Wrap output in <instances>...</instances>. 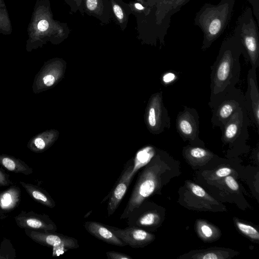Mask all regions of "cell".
I'll return each mask as SVG.
<instances>
[{
  "label": "cell",
  "mask_w": 259,
  "mask_h": 259,
  "mask_svg": "<svg viewBox=\"0 0 259 259\" xmlns=\"http://www.w3.org/2000/svg\"><path fill=\"white\" fill-rule=\"evenodd\" d=\"M107 257L109 259H132L133 258L128 254L117 252L109 251L106 252Z\"/></svg>",
  "instance_id": "obj_29"
},
{
  "label": "cell",
  "mask_w": 259,
  "mask_h": 259,
  "mask_svg": "<svg viewBox=\"0 0 259 259\" xmlns=\"http://www.w3.org/2000/svg\"><path fill=\"white\" fill-rule=\"evenodd\" d=\"M21 191L17 185H12L0 192V214L9 212L16 208L21 201Z\"/></svg>",
  "instance_id": "obj_17"
},
{
  "label": "cell",
  "mask_w": 259,
  "mask_h": 259,
  "mask_svg": "<svg viewBox=\"0 0 259 259\" xmlns=\"http://www.w3.org/2000/svg\"><path fill=\"white\" fill-rule=\"evenodd\" d=\"M257 24L251 8H246L238 19L234 32L238 35L243 48L246 61L251 68L256 69L259 66V35Z\"/></svg>",
  "instance_id": "obj_4"
},
{
  "label": "cell",
  "mask_w": 259,
  "mask_h": 259,
  "mask_svg": "<svg viewBox=\"0 0 259 259\" xmlns=\"http://www.w3.org/2000/svg\"><path fill=\"white\" fill-rule=\"evenodd\" d=\"M232 172V169L229 167H222L215 172L216 175L219 177H224L229 175Z\"/></svg>",
  "instance_id": "obj_33"
},
{
  "label": "cell",
  "mask_w": 259,
  "mask_h": 259,
  "mask_svg": "<svg viewBox=\"0 0 259 259\" xmlns=\"http://www.w3.org/2000/svg\"><path fill=\"white\" fill-rule=\"evenodd\" d=\"M173 0H145L147 11L143 16L146 17V34L151 32L161 41H164L170 27L171 19L168 14Z\"/></svg>",
  "instance_id": "obj_5"
},
{
  "label": "cell",
  "mask_w": 259,
  "mask_h": 259,
  "mask_svg": "<svg viewBox=\"0 0 259 259\" xmlns=\"http://www.w3.org/2000/svg\"><path fill=\"white\" fill-rule=\"evenodd\" d=\"M84 228L90 234L107 243L123 247L127 244L117 237L107 225L95 221L85 222Z\"/></svg>",
  "instance_id": "obj_16"
},
{
  "label": "cell",
  "mask_w": 259,
  "mask_h": 259,
  "mask_svg": "<svg viewBox=\"0 0 259 259\" xmlns=\"http://www.w3.org/2000/svg\"><path fill=\"white\" fill-rule=\"evenodd\" d=\"M19 183L27 194L37 202L51 208L55 207V201L47 191L43 188L22 181H20Z\"/></svg>",
  "instance_id": "obj_19"
},
{
  "label": "cell",
  "mask_w": 259,
  "mask_h": 259,
  "mask_svg": "<svg viewBox=\"0 0 259 259\" xmlns=\"http://www.w3.org/2000/svg\"><path fill=\"white\" fill-rule=\"evenodd\" d=\"M243 53L240 39L234 31L222 42L216 60L210 67V108L239 82L240 57Z\"/></svg>",
  "instance_id": "obj_1"
},
{
  "label": "cell",
  "mask_w": 259,
  "mask_h": 259,
  "mask_svg": "<svg viewBox=\"0 0 259 259\" xmlns=\"http://www.w3.org/2000/svg\"><path fill=\"white\" fill-rule=\"evenodd\" d=\"M235 222L237 227L243 234L252 239L258 240L259 233L256 229L239 221H236Z\"/></svg>",
  "instance_id": "obj_25"
},
{
  "label": "cell",
  "mask_w": 259,
  "mask_h": 259,
  "mask_svg": "<svg viewBox=\"0 0 259 259\" xmlns=\"http://www.w3.org/2000/svg\"><path fill=\"white\" fill-rule=\"evenodd\" d=\"M252 6V11L253 13L257 24L259 23V0H247Z\"/></svg>",
  "instance_id": "obj_32"
},
{
  "label": "cell",
  "mask_w": 259,
  "mask_h": 259,
  "mask_svg": "<svg viewBox=\"0 0 259 259\" xmlns=\"http://www.w3.org/2000/svg\"><path fill=\"white\" fill-rule=\"evenodd\" d=\"M49 27V23L45 19L39 21L37 24V29L41 32L46 31Z\"/></svg>",
  "instance_id": "obj_35"
},
{
  "label": "cell",
  "mask_w": 259,
  "mask_h": 259,
  "mask_svg": "<svg viewBox=\"0 0 259 259\" xmlns=\"http://www.w3.org/2000/svg\"><path fill=\"white\" fill-rule=\"evenodd\" d=\"M134 164L132 159L125 164L120 176L111 191L107 205V215H112L124 196L134 176Z\"/></svg>",
  "instance_id": "obj_10"
},
{
  "label": "cell",
  "mask_w": 259,
  "mask_h": 259,
  "mask_svg": "<svg viewBox=\"0 0 259 259\" xmlns=\"http://www.w3.org/2000/svg\"><path fill=\"white\" fill-rule=\"evenodd\" d=\"M247 87L244 94V107L250 122L258 131L259 128V91L257 81L256 69L250 68L247 75Z\"/></svg>",
  "instance_id": "obj_11"
},
{
  "label": "cell",
  "mask_w": 259,
  "mask_h": 259,
  "mask_svg": "<svg viewBox=\"0 0 259 259\" xmlns=\"http://www.w3.org/2000/svg\"><path fill=\"white\" fill-rule=\"evenodd\" d=\"M191 0H173L171 4V9L169 13V17L178 12L181 8Z\"/></svg>",
  "instance_id": "obj_27"
},
{
  "label": "cell",
  "mask_w": 259,
  "mask_h": 259,
  "mask_svg": "<svg viewBox=\"0 0 259 259\" xmlns=\"http://www.w3.org/2000/svg\"><path fill=\"white\" fill-rule=\"evenodd\" d=\"M68 250L67 248L64 246H57L53 247V256H57L63 254L64 252Z\"/></svg>",
  "instance_id": "obj_34"
},
{
  "label": "cell",
  "mask_w": 259,
  "mask_h": 259,
  "mask_svg": "<svg viewBox=\"0 0 259 259\" xmlns=\"http://www.w3.org/2000/svg\"><path fill=\"white\" fill-rule=\"evenodd\" d=\"M235 0H221L217 5L205 3L196 13L194 24L203 32L201 49L209 48L224 32L233 14Z\"/></svg>",
  "instance_id": "obj_2"
},
{
  "label": "cell",
  "mask_w": 259,
  "mask_h": 259,
  "mask_svg": "<svg viewBox=\"0 0 259 259\" xmlns=\"http://www.w3.org/2000/svg\"><path fill=\"white\" fill-rule=\"evenodd\" d=\"M147 120L150 128L156 134L170 128V117L163 102L162 92L156 93L152 99Z\"/></svg>",
  "instance_id": "obj_9"
},
{
  "label": "cell",
  "mask_w": 259,
  "mask_h": 259,
  "mask_svg": "<svg viewBox=\"0 0 259 259\" xmlns=\"http://www.w3.org/2000/svg\"><path fill=\"white\" fill-rule=\"evenodd\" d=\"M14 218L17 225L22 229L50 232H55L57 229L56 225L48 215L37 213L32 210H22Z\"/></svg>",
  "instance_id": "obj_14"
},
{
  "label": "cell",
  "mask_w": 259,
  "mask_h": 259,
  "mask_svg": "<svg viewBox=\"0 0 259 259\" xmlns=\"http://www.w3.org/2000/svg\"><path fill=\"white\" fill-rule=\"evenodd\" d=\"M0 167L15 174H32L33 169L21 159L6 154H0Z\"/></svg>",
  "instance_id": "obj_18"
},
{
  "label": "cell",
  "mask_w": 259,
  "mask_h": 259,
  "mask_svg": "<svg viewBox=\"0 0 259 259\" xmlns=\"http://www.w3.org/2000/svg\"><path fill=\"white\" fill-rule=\"evenodd\" d=\"M186 158L192 164H203L214 156L213 153L202 147L188 145L183 149Z\"/></svg>",
  "instance_id": "obj_20"
},
{
  "label": "cell",
  "mask_w": 259,
  "mask_h": 259,
  "mask_svg": "<svg viewBox=\"0 0 259 259\" xmlns=\"http://www.w3.org/2000/svg\"><path fill=\"white\" fill-rule=\"evenodd\" d=\"M204 251L196 252L190 257L202 259H224L229 257L230 255L228 252L222 250H207Z\"/></svg>",
  "instance_id": "obj_23"
},
{
  "label": "cell",
  "mask_w": 259,
  "mask_h": 259,
  "mask_svg": "<svg viewBox=\"0 0 259 259\" xmlns=\"http://www.w3.org/2000/svg\"><path fill=\"white\" fill-rule=\"evenodd\" d=\"M13 185V182L3 168L0 167V187L9 186Z\"/></svg>",
  "instance_id": "obj_28"
},
{
  "label": "cell",
  "mask_w": 259,
  "mask_h": 259,
  "mask_svg": "<svg viewBox=\"0 0 259 259\" xmlns=\"http://www.w3.org/2000/svg\"><path fill=\"white\" fill-rule=\"evenodd\" d=\"M176 126L178 133L191 146L202 147L203 141L199 138V116L196 109L186 106L176 117Z\"/></svg>",
  "instance_id": "obj_8"
},
{
  "label": "cell",
  "mask_w": 259,
  "mask_h": 259,
  "mask_svg": "<svg viewBox=\"0 0 259 259\" xmlns=\"http://www.w3.org/2000/svg\"><path fill=\"white\" fill-rule=\"evenodd\" d=\"M196 230L198 236L206 242L215 241L221 236L220 230L217 227L202 220L196 221Z\"/></svg>",
  "instance_id": "obj_22"
},
{
  "label": "cell",
  "mask_w": 259,
  "mask_h": 259,
  "mask_svg": "<svg viewBox=\"0 0 259 259\" xmlns=\"http://www.w3.org/2000/svg\"><path fill=\"white\" fill-rule=\"evenodd\" d=\"M25 234L31 240L47 247L64 246L68 249L78 248V241L74 238L55 232H44L24 229Z\"/></svg>",
  "instance_id": "obj_12"
},
{
  "label": "cell",
  "mask_w": 259,
  "mask_h": 259,
  "mask_svg": "<svg viewBox=\"0 0 259 259\" xmlns=\"http://www.w3.org/2000/svg\"><path fill=\"white\" fill-rule=\"evenodd\" d=\"M53 135L48 132L38 134L28 142L27 147L34 153H41L48 149L52 144Z\"/></svg>",
  "instance_id": "obj_21"
},
{
  "label": "cell",
  "mask_w": 259,
  "mask_h": 259,
  "mask_svg": "<svg viewBox=\"0 0 259 259\" xmlns=\"http://www.w3.org/2000/svg\"><path fill=\"white\" fill-rule=\"evenodd\" d=\"M244 106V94L236 87L225 94L210 108L212 112L211 123L213 128L222 130L237 109Z\"/></svg>",
  "instance_id": "obj_6"
},
{
  "label": "cell",
  "mask_w": 259,
  "mask_h": 259,
  "mask_svg": "<svg viewBox=\"0 0 259 259\" xmlns=\"http://www.w3.org/2000/svg\"><path fill=\"white\" fill-rule=\"evenodd\" d=\"M84 3L86 8L91 13L97 12L100 6L99 0H84Z\"/></svg>",
  "instance_id": "obj_30"
},
{
  "label": "cell",
  "mask_w": 259,
  "mask_h": 259,
  "mask_svg": "<svg viewBox=\"0 0 259 259\" xmlns=\"http://www.w3.org/2000/svg\"><path fill=\"white\" fill-rule=\"evenodd\" d=\"M188 187L191 190V192L195 196L200 198H203L205 200L215 201L212 199V198L208 195L205 191L200 186L193 183H189L188 184Z\"/></svg>",
  "instance_id": "obj_26"
},
{
  "label": "cell",
  "mask_w": 259,
  "mask_h": 259,
  "mask_svg": "<svg viewBox=\"0 0 259 259\" xmlns=\"http://www.w3.org/2000/svg\"><path fill=\"white\" fill-rule=\"evenodd\" d=\"M250 119L245 107L239 108L225 124L222 131V141L230 147L243 145L248 138Z\"/></svg>",
  "instance_id": "obj_7"
},
{
  "label": "cell",
  "mask_w": 259,
  "mask_h": 259,
  "mask_svg": "<svg viewBox=\"0 0 259 259\" xmlns=\"http://www.w3.org/2000/svg\"><path fill=\"white\" fill-rule=\"evenodd\" d=\"M125 219L128 226L147 231L158 225L160 221V216L148 202L144 201L135 208Z\"/></svg>",
  "instance_id": "obj_13"
},
{
  "label": "cell",
  "mask_w": 259,
  "mask_h": 259,
  "mask_svg": "<svg viewBox=\"0 0 259 259\" xmlns=\"http://www.w3.org/2000/svg\"><path fill=\"white\" fill-rule=\"evenodd\" d=\"M111 6L116 19L120 24L123 25L127 21L128 15L119 0H111Z\"/></svg>",
  "instance_id": "obj_24"
},
{
  "label": "cell",
  "mask_w": 259,
  "mask_h": 259,
  "mask_svg": "<svg viewBox=\"0 0 259 259\" xmlns=\"http://www.w3.org/2000/svg\"><path fill=\"white\" fill-rule=\"evenodd\" d=\"M225 183L228 187L233 191L239 189V185L236 180L230 176H227L225 179Z\"/></svg>",
  "instance_id": "obj_31"
},
{
  "label": "cell",
  "mask_w": 259,
  "mask_h": 259,
  "mask_svg": "<svg viewBox=\"0 0 259 259\" xmlns=\"http://www.w3.org/2000/svg\"><path fill=\"white\" fill-rule=\"evenodd\" d=\"M115 235L132 248H141L151 243L155 235L145 230L134 227L120 229L107 225Z\"/></svg>",
  "instance_id": "obj_15"
},
{
  "label": "cell",
  "mask_w": 259,
  "mask_h": 259,
  "mask_svg": "<svg viewBox=\"0 0 259 259\" xmlns=\"http://www.w3.org/2000/svg\"><path fill=\"white\" fill-rule=\"evenodd\" d=\"M144 166L139 175L127 204L120 217L121 220L125 219L135 208L156 193L161 186V176L164 169L158 157H152Z\"/></svg>",
  "instance_id": "obj_3"
}]
</instances>
